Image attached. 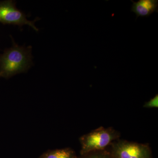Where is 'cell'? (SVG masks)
<instances>
[{
	"label": "cell",
	"mask_w": 158,
	"mask_h": 158,
	"mask_svg": "<svg viewBox=\"0 0 158 158\" xmlns=\"http://www.w3.org/2000/svg\"><path fill=\"white\" fill-rule=\"evenodd\" d=\"M82 156L81 158H113L111 154L104 151V150L89 152Z\"/></svg>",
	"instance_id": "obj_7"
},
{
	"label": "cell",
	"mask_w": 158,
	"mask_h": 158,
	"mask_svg": "<svg viewBox=\"0 0 158 158\" xmlns=\"http://www.w3.org/2000/svg\"><path fill=\"white\" fill-rule=\"evenodd\" d=\"M12 46L0 55V78L9 79L26 73L33 65L31 46H19L12 37Z\"/></svg>",
	"instance_id": "obj_1"
},
{
	"label": "cell",
	"mask_w": 158,
	"mask_h": 158,
	"mask_svg": "<svg viewBox=\"0 0 158 158\" xmlns=\"http://www.w3.org/2000/svg\"><path fill=\"white\" fill-rule=\"evenodd\" d=\"M120 134L113 127H100L79 138L81 155L103 150L114 141L119 139Z\"/></svg>",
	"instance_id": "obj_2"
},
{
	"label": "cell",
	"mask_w": 158,
	"mask_h": 158,
	"mask_svg": "<svg viewBox=\"0 0 158 158\" xmlns=\"http://www.w3.org/2000/svg\"><path fill=\"white\" fill-rule=\"evenodd\" d=\"M28 16L25 13L16 7V2L12 0L0 2V23L4 25H14L22 27L27 25L38 31V29L35 26L34 23L37 19L34 21H29L27 19Z\"/></svg>",
	"instance_id": "obj_4"
},
{
	"label": "cell",
	"mask_w": 158,
	"mask_h": 158,
	"mask_svg": "<svg viewBox=\"0 0 158 158\" xmlns=\"http://www.w3.org/2000/svg\"><path fill=\"white\" fill-rule=\"evenodd\" d=\"M39 158H77V156L73 150L65 148L48 151Z\"/></svg>",
	"instance_id": "obj_6"
},
{
	"label": "cell",
	"mask_w": 158,
	"mask_h": 158,
	"mask_svg": "<svg viewBox=\"0 0 158 158\" xmlns=\"http://www.w3.org/2000/svg\"><path fill=\"white\" fill-rule=\"evenodd\" d=\"M110 145L113 158H151V151L147 144L118 139Z\"/></svg>",
	"instance_id": "obj_3"
},
{
	"label": "cell",
	"mask_w": 158,
	"mask_h": 158,
	"mask_svg": "<svg viewBox=\"0 0 158 158\" xmlns=\"http://www.w3.org/2000/svg\"><path fill=\"white\" fill-rule=\"evenodd\" d=\"M143 107L146 108H158V94H156L153 98L151 99L149 101L145 102Z\"/></svg>",
	"instance_id": "obj_8"
},
{
	"label": "cell",
	"mask_w": 158,
	"mask_h": 158,
	"mask_svg": "<svg viewBox=\"0 0 158 158\" xmlns=\"http://www.w3.org/2000/svg\"><path fill=\"white\" fill-rule=\"evenodd\" d=\"M133 2L131 11L137 15V18L148 17L155 12H158V0H139Z\"/></svg>",
	"instance_id": "obj_5"
}]
</instances>
